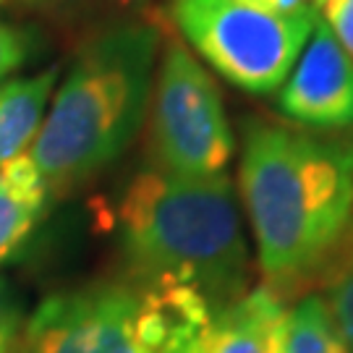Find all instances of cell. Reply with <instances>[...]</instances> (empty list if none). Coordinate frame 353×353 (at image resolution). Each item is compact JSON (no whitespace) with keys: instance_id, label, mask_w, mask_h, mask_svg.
Listing matches in <instances>:
<instances>
[{"instance_id":"cell-3","label":"cell","mask_w":353,"mask_h":353,"mask_svg":"<svg viewBox=\"0 0 353 353\" xmlns=\"http://www.w3.org/2000/svg\"><path fill=\"white\" fill-rule=\"evenodd\" d=\"M163 39L157 21L134 19L79 42L29 147L50 196L97 178L139 137Z\"/></svg>"},{"instance_id":"cell-10","label":"cell","mask_w":353,"mask_h":353,"mask_svg":"<svg viewBox=\"0 0 353 353\" xmlns=\"http://www.w3.org/2000/svg\"><path fill=\"white\" fill-rule=\"evenodd\" d=\"M58 76L61 65H48L34 76L0 84V168L29 152L45 121Z\"/></svg>"},{"instance_id":"cell-5","label":"cell","mask_w":353,"mask_h":353,"mask_svg":"<svg viewBox=\"0 0 353 353\" xmlns=\"http://www.w3.org/2000/svg\"><path fill=\"white\" fill-rule=\"evenodd\" d=\"M170 21L220 79L249 94H272L290 76L319 21V8L267 13L239 0H170Z\"/></svg>"},{"instance_id":"cell-13","label":"cell","mask_w":353,"mask_h":353,"mask_svg":"<svg viewBox=\"0 0 353 353\" xmlns=\"http://www.w3.org/2000/svg\"><path fill=\"white\" fill-rule=\"evenodd\" d=\"M322 299L327 303L332 322L341 332L343 343L348 353H353V252L348 249V243L343 246V252L327 262V267L322 270Z\"/></svg>"},{"instance_id":"cell-6","label":"cell","mask_w":353,"mask_h":353,"mask_svg":"<svg viewBox=\"0 0 353 353\" xmlns=\"http://www.w3.org/2000/svg\"><path fill=\"white\" fill-rule=\"evenodd\" d=\"M147 121L154 170L183 178L225 173L236 150L220 84L178 37H165Z\"/></svg>"},{"instance_id":"cell-1","label":"cell","mask_w":353,"mask_h":353,"mask_svg":"<svg viewBox=\"0 0 353 353\" xmlns=\"http://www.w3.org/2000/svg\"><path fill=\"white\" fill-rule=\"evenodd\" d=\"M239 189L267 288L278 296L299 288L327 267L351 230L353 134L249 115Z\"/></svg>"},{"instance_id":"cell-12","label":"cell","mask_w":353,"mask_h":353,"mask_svg":"<svg viewBox=\"0 0 353 353\" xmlns=\"http://www.w3.org/2000/svg\"><path fill=\"white\" fill-rule=\"evenodd\" d=\"M285 353H348L319 293H309L285 312Z\"/></svg>"},{"instance_id":"cell-18","label":"cell","mask_w":353,"mask_h":353,"mask_svg":"<svg viewBox=\"0 0 353 353\" xmlns=\"http://www.w3.org/2000/svg\"><path fill=\"white\" fill-rule=\"evenodd\" d=\"M239 3L267 13H296L306 6H314L312 0H239Z\"/></svg>"},{"instance_id":"cell-8","label":"cell","mask_w":353,"mask_h":353,"mask_svg":"<svg viewBox=\"0 0 353 353\" xmlns=\"http://www.w3.org/2000/svg\"><path fill=\"white\" fill-rule=\"evenodd\" d=\"M285 316L283 299L272 288H249L210 319V353H270V343Z\"/></svg>"},{"instance_id":"cell-11","label":"cell","mask_w":353,"mask_h":353,"mask_svg":"<svg viewBox=\"0 0 353 353\" xmlns=\"http://www.w3.org/2000/svg\"><path fill=\"white\" fill-rule=\"evenodd\" d=\"M19 3L76 42L108 26L134 19H150L154 6V0H19Z\"/></svg>"},{"instance_id":"cell-4","label":"cell","mask_w":353,"mask_h":353,"mask_svg":"<svg viewBox=\"0 0 353 353\" xmlns=\"http://www.w3.org/2000/svg\"><path fill=\"white\" fill-rule=\"evenodd\" d=\"M210 319L212 309L191 290L131 275L94 280L39 303L16 353H163L181 330Z\"/></svg>"},{"instance_id":"cell-15","label":"cell","mask_w":353,"mask_h":353,"mask_svg":"<svg viewBox=\"0 0 353 353\" xmlns=\"http://www.w3.org/2000/svg\"><path fill=\"white\" fill-rule=\"evenodd\" d=\"M24 327L21 306L8 280L0 278V353H16L19 351V338Z\"/></svg>"},{"instance_id":"cell-14","label":"cell","mask_w":353,"mask_h":353,"mask_svg":"<svg viewBox=\"0 0 353 353\" xmlns=\"http://www.w3.org/2000/svg\"><path fill=\"white\" fill-rule=\"evenodd\" d=\"M32 52V34L24 26L0 21V79L26 63Z\"/></svg>"},{"instance_id":"cell-2","label":"cell","mask_w":353,"mask_h":353,"mask_svg":"<svg viewBox=\"0 0 353 353\" xmlns=\"http://www.w3.org/2000/svg\"><path fill=\"white\" fill-rule=\"evenodd\" d=\"M126 275L191 290L212 314L249 290V246L230 178H183L147 168L115 204Z\"/></svg>"},{"instance_id":"cell-7","label":"cell","mask_w":353,"mask_h":353,"mask_svg":"<svg viewBox=\"0 0 353 353\" xmlns=\"http://www.w3.org/2000/svg\"><path fill=\"white\" fill-rule=\"evenodd\" d=\"M278 110L309 131L353 126V61L322 19L278 89Z\"/></svg>"},{"instance_id":"cell-19","label":"cell","mask_w":353,"mask_h":353,"mask_svg":"<svg viewBox=\"0 0 353 353\" xmlns=\"http://www.w3.org/2000/svg\"><path fill=\"white\" fill-rule=\"evenodd\" d=\"M288 312V309H285ZM270 353H285V316L278 325L275 335H272V343H270Z\"/></svg>"},{"instance_id":"cell-16","label":"cell","mask_w":353,"mask_h":353,"mask_svg":"<svg viewBox=\"0 0 353 353\" xmlns=\"http://www.w3.org/2000/svg\"><path fill=\"white\" fill-rule=\"evenodd\" d=\"M319 11V19L330 26L345 55L353 61V0H327Z\"/></svg>"},{"instance_id":"cell-20","label":"cell","mask_w":353,"mask_h":353,"mask_svg":"<svg viewBox=\"0 0 353 353\" xmlns=\"http://www.w3.org/2000/svg\"><path fill=\"white\" fill-rule=\"evenodd\" d=\"M348 249L353 252V225H351V230H348Z\"/></svg>"},{"instance_id":"cell-22","label":"cell","mask_w":353,"mask_h":353,"mask_svg":"<svg viewBox=\"0 0 353 353\" xmlns=\"http://www.w3.org/2000/svg\"><path fill=\"white\" fill-rule=\"evenodd\" d=\"M0 3H3V0H0Z\"/></svg>"},{"instance_id":"cell-21","label":"cell","mask_w":353,"mask_h":353,"mask_svg":"<svg viewBox=\"0 0 353 353\" xmlns=\"http://www.w3.org/2000/svg\"><path fill=\"white\" fill-rule=\"evenodd\" d=\"M312 3H314L316 8H322V6H325V3H327V0H312Z\"/></svg>"},{"instance_id":"cell-9","label":"cell","mask_w":353,"mask_h":353,"mask_svg":"<svg viewBox=\"0 0 353 353\" xmlns=\"http://www.w3.org/2000/svg\"><path fill=\"white\" fill-rule=\"evenodd\" d=\"M50 191L29 152L0 168V265L24 246L39 225Z\"/></svg>"},{"instance_id":"cell-17","label":"cell","mask_w":353,"mask_h":353,"mask_svg":"<svg viewBox=\"0 0 353 353\" xmlns=\"http://www.w3.org/2000/svg\"><path fill=\"white\" fill-rule=\"evenodd\" d=\"M210 322L194 325V327L181 330L173 341L165 345L163 353H210Z\"/></svg>"}]
</instances>
